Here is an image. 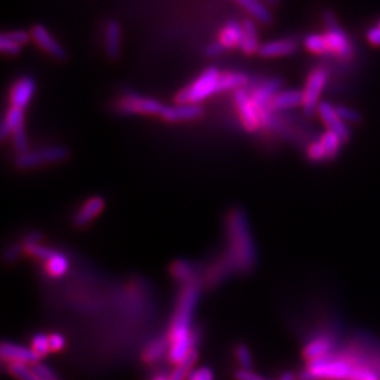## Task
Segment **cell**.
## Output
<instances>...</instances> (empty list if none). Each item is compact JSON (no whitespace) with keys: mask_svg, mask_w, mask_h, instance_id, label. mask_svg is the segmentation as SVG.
<instances>
[{"mask_svg":"<svg viewBox=\"0 0 380 380\" xmlns=\"http://www.w3.org/2000/svg\"><path fill=\"white\" fill-rule=\"evenodd\" d=\"M199 296L200 287L196 282L185 284L177 311L173 314L170 331L168 335L170 341L168 357L175 365L181 364L190 354V350L194 349L196 344L193 339L194 330H192V320L199 302Z\"/></svg>","mask_w":380,"mask_h":380,"instance_id":"1","label":"cell"},{"mask_svg":"<svg viewBox=\"0 0 380 380\" xmlns=\"http://www.w3.org/2000/svg\"><path fill=\"white\" fill-rule=\"evenodd\" d=\"M227 234L230 251L227 258L236 272L247 273L256 264V252L248 225V219L243 209H232L227 217Z\"/></svg>","mask_w":380,"mask_h":380,"instance_id":"2","label":"cell"},{"mask_svg":"<svg viewBox=\"0 0 380 380\" xmlns=\"http://www.w3.org/2000/svg\"><path fill=\"white\" fill-rule=\"evenodd\" d=\"M358 366L342 358H324L309 362L300 380H355Z\"/></svg>","mask_w":380,"mask_h":380,"instance_id":"3","label":"cell"},{"mask_svg":"<svg viewBox=\"0 0 380 380\" xmlns=\"http://www.w3.org/2000/svg\"><path fill=\"white\" fill-rule=\"evenodd\" d=\"M220 76L221 72L216 67H209L177 95V103L200 104V102H203L204 99L210 98L212 95L220 93Z\"/></svg>","mask_w":380,"mask_h":380,"instance_id":"4","label":"cell"},{"mask_svg":"<svg viewBox=\"0 0 380 380\" xmlns=\"http://www.w3.org/2000/svg\"><path fill=\"white\" fill-rule=\"evenodd\" d=\"M69 158V150L64 145H54L34 151H27L20 154L14 159V166L20 170H27L33 168H40L44 165L60 164Z\"/></svg>","mask_w":380,"mask_h":380,"instance_id":"5","label":"cell"},{"mask_svg":"<svg viewBox=\"0 0 380 380\" xmlns=\"http://www.w3.org/2000/svg\"><path fill=\"white\" fill-rule=\"evenodd\" d=\"M117 113L120 114H144V115H162L165 104L154 98L141 96L137 93H126L115 100Z\"/></svg>","mask_w":380,"mask_h":380,"instance_id":"6","label":"cell"},{"mask_svg":"<svg viewBox=\"0 0 380 380\" xmlns=\"http://www.w3.org/2000/svg\"><path fill=\"white\" fill-rule=\"evenodd\" d=\"M324 23H326V38L330 45L331 54L344 58V60H348V58L353 56L354 54V47L345 32L338 25L335 16L331 12L324 13Z\"/></svg>","mask_w":380,"mask_h":380,"instance_id":"7","label":"cell"},{"mask_svg":"<svg viewBox=\"0 0 380 380\" xmlns=\"http://www.w3.org/2000/svg\"><path fill=\"white\" fill-rule=\"evenodd\" d=\"M328 82V72L324 68L313 69L306 82L303 91V110L307 115H313L320 106V96Z\"/></svg>","mask_w":380,"mask_h":380,"instance_id":"8","label":"cell"},{"mask_svg":"<svg viewBox=\"0 0 380 380\" xmlns=\"http://www.w3.org/2000/svg\"><path fill=\"white\" fill-rule=\"evenodd\" d=\"M342 141L338 135L331 131L321 134L318 139L309 144L306 155L311 162H324L333 161L338 157Z\"/></svg>","mask_w":380,"mask_h":380,"instance_id":"9","label":"cell"},{"mask_svg":"<svg viewBox=\"0 0 380 380\" xmlns=\"http://www.w3.org/2000/svg\"><path fill=\"white\" fill-rule=\"evenodd\" d=\"M234 100H236L240 113V120L244 128L248 133H255L256 130H259L262 124V113L252 100V96L247 93L245 89H240L234 93Z\"/></svg>","mask_w":380,"mask_h":380,"instance_id":"10","label":"cell"},{"mask_svg":"<svg viewBox=\"0 0 380 380\" xmlns=\"http://www.w3.org/2000/svg\"><path fill=\"white\" fill-rule=\"evenodd\" d=\"M32 38L34 43L49 56H52L56 61H65L67 60V49L60 44V41H56L54 36L47 30V27L43 24H36L32 28Z\"/></svg>","mask_w":380,"mask_h":380,"instance_id":"11","label":"cell"},{"mask_svg":"<svg viewBox=\"0 0 380 380\" xmlns=\"http://www.w3.org/2000/svg\"><path fill=\"white\" fill-rule=\"evenodd\" d=\"M317 111H318V115L321 117V120H323V123L326 124L327 131H331L335 135H338L339 139L342 141V144L349 141L350 131H349L348 126L339 119L335 107L331 103H328V102L320 103Z\"/></svg>","mask_w":380,"mask_h":380,"instance_id":"12","label":"cell"},{"mask_svg":"<svg viewBox=\"0 0 380 380\" xmlns=\"http://www.w3.org/2000/svg\"><path fill=\"white\" fill-rule=\"evenodd\" d=\"M36 93V80L34 78L24 75L19 78L10 89L9 95V102L10 106L17 107V109H25L27 104L32 102L33 96Z\"/></svg>","mask_w":380,"mask_h":380,"instance_id":"13","label":"cell"},{"mask_svg":"<svg viewBox=\"0 0 380 380\" xmlns=\"http://www.w3.org/2000/svg\"><path fill=\"white\" fill-rule=\"evenodd\" d=\"M203 115V107L193 103H177L173 106H165L162 119L169 123L193 122Z\"/></svg>","mask_w":380,"mask_h":380,"instance_id":"14","label":"cell"},{"mask_svg":"<svg viewBox=\"0 0 380 380\" xmlns=\"http://www.w3.org/2000/svg\"><path fill=\"white\" fill-rule=\"evenodd\" d=\"M0 355L8 364H25L34 365L40 362V357L34 353L33 348H27L14 342L5 341L0 348Z\"/></svg>","mask_w":380,"mask_h":380,"instance_id":"15","label":"cell"},{"mask_svg":"<svg viewBox=\"0 0 380 380\" xmlns=\"http://www.w3.org/2000/svg\"><path fill=\"white\" fill-rule=\"evenodd\" d=\"M104 52L109 60L115 61L122 54V25L117 20H107L104 24Z\"/></svg>","mask_w":380,"mask_h":380,"instance_id":"16","label":"cell"},{"mask_svg":"<svg viewBox=\"0 0 380 380\" xmlns=\"http://www.w3.org/2000/svg\"><path fill=\"white\" fill-rule=\"evenodd\" d=\"M103 209H104L103 197L93 196L91 199H87L74 216L75 227L82 228V227H86L87 224H91L103 212Z\"/></svg>","mask_w":380,"mask_h":380,"instance_id":"17","label":"cell"},{"mask_svg":"<svg viewBox=\"0 0 380 380\" xmlns=\"http://www.w3.org/2000/svg\"><path fill=\"white\" fill-rule=\"evenodd\" d=\"M298 43L291 38H280L260 44V48L258 51V55L260 58H267V60H272V58H280L287 56L296 52Z\"/></svg>","mask_w":380,"mask_h":380,"instance_id":"18","label":"cell"},{"mask_svg":"<svg viewBox=\"0 0 380 380\" xmlns=\"http://www.w3.org/2000/svg\"><path fill=\"white\" fill-rule=\"evenodd\" d=\"M282 79L280 78H271L265 80L264 83H260L256 89L254 91L252 100L255 102L256 107L260 110V113L264 111V107H268L273 96L280 92V86H282ZM264 114V113H262Z\"/></svg>","mask_w":380,"mask_h":380,"instance_id":"19","label":"cell"},{"mask_svg":"<svg viewBox=\"0 0 380 380\" xmlns=\"http://www.w3.org/2000/svg\"><path fill=\"white\" fill-rule=\"evenodd\" d=\"M334 349V342L328 337H317L311 339L303 350V355L309 362L324 359L331 357V353Z\"/></svg>","mask_w":380,"mask_h":380,"instance_id":"20","label":"cell"},{"mask_svg":"<svg viewBox=\"0 0 380 380\" xmlns=\"http://www.w3.org/2000/svg\"><path fill=\"white\" fill-rule=\"evenodd\" d=\"M241 38H243V24H240L237 20H228L219 34V43L225 49H232L237 47L240 48Z\"/></svg>","mask_w":380,"mask_h":380,"instance_id":"21","label":"cell"},{"mask_svg":"<svg viewBox=\"0 0 380 380\" xmlns=\"http://www.w3.org/2000/svg\"><path fill=\"white\" fill-rule=\"evenodd\" d=\"M303 106V91H280L271 100L269 110H287Z\"/></svg>","mask_w":380,"mask_h":380,"instance_id":"22","label":"cell"},{"mask_svg":"<svg viewBox=\"0 0 380 380\" xmlns=\"http://www.w3.org/2000/svg\"><path fill=\"white\" fill-rule=\"evenodd\" d=\"M259 48H260V44H259V36H258L255 21L251 19H247L243 23V38H241L240 49L247 55H252V54H258Z\"/></svg>","mask_w":380,"mask_h":380,"instance_id":"23","label":"cell"},{"mask_svg":"<svg viewBox=\"0 0 380 380\" xmlns=\"http://www.w3.org/2000/svg\"><path fill=\"white\" fill-rule=\"evenodd\" d=\"M234 2H237L247 13L251 14V17L262 24H269L273 20L271 10L260 0H234Z\"/></svg>","mask_w":380,"mask_h":380,"instance_id":"24","label":"cell"},{"mask_svg":"<svg viewBox=\"0 0 380 380\" xmlns=\"http://www.w3.org/2000/svg\"><path fill=\"white\" fill-rule=\"evenodd\" d=\"M24 124V110L10 106L3 117L2 127H0V137L2 139H8L12 137L13 131Z\"/></svg>","mask_w":380,"mask_h":380,"instance_id":"25","label":"cell"},{"mask_svg":"<svg viewBox=\"0 0 380 380\" xmlns=\"http://www.w3.org/2000/svg\"><path fill=\"white\" fill-rule=\"evenodd\" d=\"M169 348H170L169 337L157 338L147 348H145V350L142 353V359L147 364H154L158 359H161L166 353L169 354Z\"/></svg>","mask_w":380,"mask_h":380,"instance_id":"26","label":"cell"},{"mask_svg":"<svg viewBox=\"0 0 380 380\" xmlns=\"http://www.w3.org/2000/svg\"><path fill=\"white\" fill-rule=\"evenodd\" d=\"M248 85V76L241 72H225L220 76L219 91L228 92V91H240L244 89V86Z\"/></svg>","mask_w":380,"mask_h":380,"instance_id":"27","label":"cell"},{"mask_svg":"<svg viewBox=\"0 0 380 380\" xmlns=\"http://www.w3.org/2000/svg\"><path fill=\"white\" fill-rule=\"evenodd\" d=\"M197 361V349H192L190 354L181 362L177 365V368H175L169 376V380H186L189 379L190 373L193 372V366Z\"/></svg>","mask_w":380,"mask_h":380,"instance_id":"28","label":"cell"},{"mask_svg":"<svg viewBox=\"0 0 380 380\" xmlns=\"http://www.w3.org/2000/svg\"><path fill=\"white\" fill-rule=\"evenodd\" d=\"M45 268H47V272L52 278H61V276H64L68 272L69 260H68V258L64 254L56 252L51 259L47 260Z\"/></svg>","mask_w":380,"mask_h":380,"instance_id":"29","label":"cell"},{"mask_svg":"<svg viewBox=\"0 0 380 380\" xmlns=\"http://www.w3.org/2000/svg\"><path fill=\"white\" fill-rule=\"evenodd\" d=\"M304 47L307 51L318 55H326L331 54L328 41L324 34H309L304 38Z\"/></svg>","mask_w":380,"mask_h":380,"instance_id":"30","label":"cell"},{"mask_svg":"<svg viewBox=\"0 0 380 380\" xmlns=\"http://www.w3.org/2000/svg\"><path fill=\"white\" fill-rule=\"evenodd\" d=\"M170 272H172L175 279L188 284V283H190V280L193 278L194 268H193L192 264H189V262H186V260H178L172 265Z\"/></svg>","mask_w":380,"mask_h":380,"instance_id":"31","label":"cell"},{"mask_svg":"<svg viewBox=\"0 0 380 380\" xmlns=\"http://www.w3.org/2000/svg\"><path fill=\"white\" fill-rule=\"evenodd\" d=\"M9 373L17 380H40L32 365L25 364H9Z\"/></svg>","mask_w":380,"mask_h":380,"instance_id":"32","label":"cell"},{"mask_svg":"<svg viewBox=\"0 0 380 380\" xmlns=\"http://www.w3.org/2000/svg\"><path fill=\"white\" fill-rule=\"evenodd\" d=\"M24 251L27 254H30L32 256L37 258V259H41L44 262H47L48 259H51L56 251L48 248V247H44L41 244H24Z\"/></svg>","mask_w":380,"mask_h":380,"instance_id":"33","label":"cell"},{"mask_svg":"<svg viewBox=\"0 0 380 380\" xmlns=\"http://www.w3.org/2000/svg\"><path fill=\"white\" fill-rule=\"evenodd\" d=\"M12 141H13V147H14L17 155L30 151V150H28V139H27V134H25V130H24V124L17 127L13 131Z\"/></svg>","mask_w":380,"mask_h":380,"instance_id":"34","label":"cell"},{"mask_svg":"<svg viewBox=\"0 0 380 380\" xmlns=\"http://www.w3.org/2000/svg\"><path fill=\"white\" fill-rule=\"evenodd\" d=\"M32 348L34 353L41 358L45 357L51 353V346H49V335H45L43 333H38L33 337L32 339Z\"/></svg>","mask_w":380,"mask_h":380,"instance_id":"35","label":"cell"},{"mask_svg":"<svg viewBox=\"0 0 380 380\" xmlns=\"http://www.w3.org/2000/svg\"><path fill=\"white\" fill-rule=\"evenodd\" d=\"M337 114L339 115V119L348 126V124H357L362 120V115L353 107L348 106H337L335 107Z\"/></svg>","mask_w":380,"mask_h":380,"instance_id":"36","label":"cell"},{"mask_svg":"<svg viewBox=\"0 0 380 380\" xmlns=\"http://www.w3.org/2000/svg\"><path fill=\"white\" fill-rule=\"evenodd\" d=\"M236 358H237L238 364L241 365V369H251L252 355H251V350L247 345L241 344L236 348Z\"/></svg>","mask_w":380,"mask_h":380,"instance_id":"37","label":"cell"},{"mask_svg":"<svg viewBox=\"0 0 380 380\" xmlns=\"http://www.w3.org/2000/svg\"><path fill=\"white\" fill-rule=\"evenodd\" d=\"M21 48H23L21 45L12 41L5 33L0 36V49H2L3 54H6L9 56H14V55H19L21 52Z\"/></svg>","mask_w":380,"mask_h":380,"instance_id":"38","label":"cell"},{"mask_svg":"<svg viewBox=\"0 0 380 380\" xmlns=\"http://www.w3.org/2000/svg\"><path fill=\"white\" fill-rule=\"evenodd\" d=\"M32 368L40 380H56L55 372L49 366L44 365L43 362H37V364L32 365Z\"/></svg>","mask_w":380,"mask_h":380,"instance_id":"39","label":"cell"},{"mask_svg":"<svg viewBox=\"0 0 380 380\" xmlns=\"http://www.w3.org/2000/svg\"><path fill=\"white\" fill-rule=\"evenodd\" d=\"M188 380H214V373L210 368H199L190 373Z\"/></svg>","mask_w":380,"mask_h":380,"instance_id":"40","label":"cell"},{"mask_svg":"<svg viewBox=\"0 0 380 380\" xmlns=\"http://www.w3.org/2000/svg\"><path fill=\"white\" fill-rule=\"evenodd\" d=\"M12 41L17 43L19 45H24L25 43H28V40L32 38V34L27 33V32H23V30H14V32H9V33H5Z\"/></svg>","mask_w":380,"mask_h":380,"instance_id":"41","label":"cell"},{"mask_svg":"<svg viewBox=\"0 0 380 380\" xmlns=\"http://www.w3.org/2000/svg\"><path fill=\"white\" fill-rule=\"evenodd\" d=\"M224 51H227L219 41L216 43H210L206 48H204V55L208 58H216L219 55H221Z\"/></svg>","mask_w":380,"mask_h":380,"instance_id":"42","label":"cell"},{"mask_svg":"<svg viewBox=\"0 0 380 380\" xmlns=\"http://www.w3.org/2000/svg\"><path fill=\"white\" fill-rule=\"evenodd\" d=\"M236 379L237 380H268L264 376H260V375L252 372L251 369H240L236 373Z\"/></svg>","mask_w":380,"mask_h":380,"instance_id":"43","label":"cell"},{"mask_svg":"<svg viewBox=\"0 0 380 380\" xmlns=\"http://www.w3.org/2000/svg\"><path fill=\"white\" fill-rule=\"evenodd\" d=\"M49 346H51V350L58 353V350H61L65 346V338L61 334H51L49 335Z\"/></svg>","mask_w":380,"mask_h":380,"instance_id":"44","label":"cell"},{"mask_svg":"<svg viewBox=\"0 0 380 380\" xmlns=\"http://www.w3.org/2000/svg\"><path fill=\"white\" fill-rule=\"evenodd\" d=\"M366 38L372 45L380 47V27L379 25L370 27L369 30L366 32Z\"/></svg>","mask_w":380,"mask_h":380,"instance_id":"45","label":"cell"},{"mask_svg":"<svg viewBox=\"0 0 380 380\" xmlns=\"http://www.w3.org/2000/svg\"><path fill=\"white\" fill-rule=\"evenodd\" d=\"M23 249H24V248H21L20 245H13L12 248H9V249L6 251L5 259H6L8 262H14L16 259H19V258L21 256Z\"/></svg>","mask_w":380,"mask_h":380,"instance_id":"46","label":"cell"},{"mask_svg":"<svg viewBox=\"0 0 380 380\" xmlns=\"http://www.w3.org/2000/svg\"><path fill=\"white\" fill-rule=\"evenodd\" d=\"M43 238V236L40 232L34 231V232H30L28 236L24 238V244H40V240Z\"/></svg>","mask_w":380,"mask_h":380,"instance_id":"47","label":"cell"},{"mask_svg":"<svg viewBox=\"0 0 380 380\" xmlns=\"http://www.w3.org/2000/svg\"><path fill=\"white\" fill-rule=\"evenodd\" d=\"M279 380H296V376L295 373H291V372H284Z\"/></svg>","mask_w":380,"mask_h":380,"instance_id":"48","label":"cell"},{"mask_svg":"<svg viewBox=\"0 0 380 380\" xmlns=\"http://www.w3.org/2000/svg\"><path fill=\"white\" fill-rule=\"evenodd\" d=\"M278 2H279V0H265V3H268V5H271V6L278 5Z\"/></svg>","mask_w":380,"mask_h":380,"instance_id":"49","label":"cell"},{"mask_svg":"<svg viewBox=\"0 0 380 380\" xmlns=\"http://www.w3.org/2000/svg\"><path fill=\"white\" fill-rule=\"evenodd\" d=\"M154 380H169V377H165V376H162V375H158V376L154 377Z\"/></svg>","mask_w":380,"mask_h":380,"instance_id":"50","label":"cell"},{"mask_svg":"<svg viewBox=\"0 0 380 380\" xmlns=\"http://www.w3.org/2000/svg\"><path fill=\"white\" fill-rule=\"evenodd\" d=\"M377 25H379V27H380V20H379V23H377Z\"/></svg>","mask_w":380,"mask_h":380,"instance_id":"51","label":"cell"}]
</instances>
